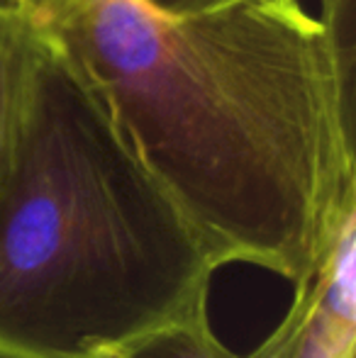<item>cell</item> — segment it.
<instances>
[{
  "mask_svg": "<svg viewBox=\"0 0 356 358\" xmlns=\"http://www.w3.org/2000/svg\"><path fill=\"white\" fill-rule=\"evenodd\" d=\"M93 80L215 268L300 285L356 220L354 10L322 0L164 15L144 0H32Z\"/></svg>",
  "mask_w": 356,
  "mask_h": 358,
  "instance_id": "obj_1",
  "label": "cell"
},
{
  "mask_svg": "<svg viewBox=\"0 0 356 358\" xmlns=\"http://www.w3.org/2000/svg\"><path fill=\"white\" fill-rule=\"evenodd\" d=\"M42 34L0 180V358H113L208 307L218 268L93 80Z\"/></svg>",
  "mask_w": 356,
  "mask_h": 358,
  "instance_id": "obj_2",
  "label": "cell"
},
{
  "mask_svg": "<svg viewBox=\"0 0 356 358\" xmlns=\"http://www.w3.org/2000/svg\"><path fill=\"white\" fill-rule=\"evenodd\" d=\"M354 229L349 220L310 278L295 285L283 322L247 358H354Z\"/></svg>",
  "mask_w": 356,
  "mask_h": 358,
  "instance_id": "obj_3",
  "label": "cell"
},
{
  "mask_svg": "<svg viewBox=\"0 0 356 358\" xmlns=\"http://www.w3.org/2000/svg\"><path fill=\"white\" fill-rule=\"evenodd\" d=\"M42 44V27L15 3L0 0V180L27 122Z\"/></svg>",
  "mask_w": 356,
  "mask_h": 358,
  "instance_id": "obj_4",
  "label": "cell"
},
{
  "mask_svg": "<svg viewBox=\"0 0 356 358\" xmlns=\"http://www.w3.org/2000/svg\"><path fill=\"white\" fill-rule=\"evenodd\" d=\"M113 358H242L213 331L208 307L173 320L132 341Z\"/></svg>",
  "mask_w": 356,
  "mask_h": 358,
  "instance_id": "obj_5",
  "label": "cell"
},
{
  "mask_svg": "<svg viewBox=\"0 0 356 358\" xmlns=\"http://www.w3.org/2000/svg\"><path fill=\"white\" fill-rule=\"evenodd\" d=\"M144 3L164 15L183 17V15H208L229 8H242V5L276 3V0H144Z\"/></svg>",
  "mask_w": 356,
  "mask_h": 358,
  "instance_id": "obj_6",
  "label": "cell"
},
{
  "mask_svg": "<svg viewBox=\"0 0 356 358\" xmlns=\"http://www.w3.org/2000/svg\"><path fill=\"white\" fill-rule=\"evenodd\" d=\"M13 3H15V5H17V8H20V10H27V5H29V3H32V0H13Z\"/></svg>",
  "mask_w": 356,
  "mask_h": 358,
  "instance_id": "obj_7",
  "label": "cell"
}]
</instances>
